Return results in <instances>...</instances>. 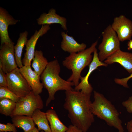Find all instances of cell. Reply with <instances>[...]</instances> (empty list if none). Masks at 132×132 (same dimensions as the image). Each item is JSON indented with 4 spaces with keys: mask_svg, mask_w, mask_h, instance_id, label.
<instances>
[{
    "mask_svg": "<svg viewBox=\"0 0 132 132\" xmlns=\"http://www.w3.org/2000/svg\"><path fill=\"white\" fill-rule=\"evenodd\" d=\"M98 43H93L89 47L77 53L70 54L62 62L63 66L72 71V74L67 81L73 82L76 87L79 83L82 70L89 65L92 61L93 53Z\"/></svg>",
    "mask_w": 132,
    "mask_h": 132,
    "instance_id": "4",
    "label": "cell"
},
{
    "mask_svg": "<svg viewBox=\"0 0 132 132\" xmlns=\"http://www.w3.org/2000/svg\"><path fill=\"white\" fill-rule=\"evenodd\" d=\"M122 104L128 112L132 113V96L130 97L127 100L123 101Z\"/></svg>",
    "mask_w": 132,
    "mask_h": 132,
    "instance_id": "27",
    "label": "cell"
},
{
    "mask_svg": "<svg viewBox=\"0 0 132 132\" xmlns=\"http://www.w3.org/2000/svg\"><path fill=\"white\" fill-rule=\"evenodd\" d=\"M18 22L5 9L0 7V37L1 46L12 42L9 37L8 27L9 25L15 24Z\"/></svg>",
    "mask_w": 132,
    "mask_h": 132,
    "instance_id": "12",
    "label": "cell"
},
{
    "mask_svg": "<svg viewBox=\"0 0 132 132\" xmlns=\"http://www.w3.org/2000/svg\"><path fill=\"white\" fill-rule=\"evenodd\" d=\"M0 87H7L6 74L3 71L1 63L0 62Z\"/></svg>",
    "mask_w": 132,
    "mask_h": 132,
    "instance_id": "26",
    "label": "cell"
},
{
    "mask_svg": "<svg viewBox=\"0 0 132 132\" xmlns=\"http://www.w3.org/2000/svg\"><path fill=\"white\" fill-rule=\"evenodd\" d=\"M46 113L50 124L51 132H66L68 127L61 121L54 110L49 109Z\"/></svg>",
    "mask_w": 132,
    "mask_h": 132,
    "instance_id": "17",
    "label": "cell"
},
{
    "mask_svg": "<svg viewBox=\"0 0 132 132\" xmlns=\"http://www.w3.org/2000/svg\"><path fill=\"white\" fill-rule=\"evenodd\" d=\"M28 33L27 31L21 33L17 41V44L14 46L15 56L17 64L19 68L23 66L22 60L23 50L27 41Z\"/></svg>",
    "mask_w": 132,
    "mask_h": 132,
    "instance_id": "19",
    "label": "cell"
},
{
    "mask_svg": "<svg viewBox=\"0 0 132 132\" xmlns=\"http://www.w3.org/2000/svg\"><path fill=\"white\" fill-rule=\"evenodd\" d=\"M61 70L60 64L57 60L49 62L45 68L40 76V80L43 87L46 89L48 97L45 105L48 106L55 99V94L58 91H66L74 89L73 82L66 80L61 78L59 74Z\"/></svg>",
    "mask_w": 132,
    "mask_h": 132,
    "instance_id": "2",
    "label": "cell"
},
{
    "mask_svg": "<svg viewBox=\"0 0 132 132\" xmlns=\"http://www.w3.org/2000/svg\"><path fill=\"white\" fill-rule=\"evenodd\" d=\"M7 88L19 98L25 96L32 91V88L17 68L11 72L6 74Z\"/></svg>",
    "mask_w": 132,
    "mask_h": 132,
    "instance_id": "7",
    "label": "cell"
},
{
    "mask_svg": "<svg viewBox=\"0 0 132 132\" xmlns=\"http://www.w3.org/2000/svg\"><path fill=\"white\" fill-rule=\"evenodd\" d=\"M39 25H49L53 23L60 24L62 28L65 31H67V20L65 17L61 16L56 13L55 10L51 9L47 13H43L37 19Z\"/></svg>",
    "mask_w": 132,
    "mask_h": 132,
    "instance_id": "15",
    "label": "cell"
},
{
    "mask_svg": "<svg viewBox=\"0 0 132 132\" xmlns=\"http://www.w3.org/2000/svg\"><path fill=\"white\" fill-rule=\"evenodd\" d=\"M64 108L73 125L84 132H87L94 121L90 109L91 94H85L74 90L65 91Z\"/></svg>",
    "mask_w": 132,
    "mask_h": 132,
    "instance_id": "1",
    "label": "cell"
},
{
    "mask_svg": "<svg viewBox=\"0 0 132 132\" xmlns=\"http://www.w3.org/2000/svg\"><path fill=\"white\" fill-rule=\"evenodd\" d=\"M32 132V131H30V132Z\"/></svg>",
    "mask_w": 132,
    "mask_h": 132,
    "instance_id": "33",
    "label": "cell"
},
{
    "mask_svg": "<svg viewBox=\"0 0 132 132\" xmlns=\"http://www.w3.org/2000/svg\"><path fill=\"white\" fill-rule=\"evenodd\" d=\"M62 38L61 47L64 51L70 54L77 53L85 49L87 45L84 43L79 44L72 36L69 35L64 32H61Z\"/></svg>",
    "mask_w": 132,
    "mask_h": 132,
    "instance_id": "16",
    "label": "cell"
},
{
    "mask_svg": "<svg viewBox=\"0 0 132 132\" xmlns=\"http://www.w3.org/2000/svg\"><path fill=\"white\" fill-rule=\"evenodd\" d=\"M19 69L20 72L31 88L34 93L35 95L41 94L44 87L40 81V76L32 70L31 66H23Z\"/></svg>",
    "mask_w": 132,
    "mask_h": 132,
    "instance_id": "13",
    "label": "cell"
},
{
    "mask_svg": "<svg viewBox=\"0 0 132 132\" xmlns=\"http://www.w3.org/2000/svg\"><path fill=\"white\" fill-rule=\"evenodd\" d=\"M32 132H45L43 130H42L41 132H40L38 129L36 127H35L32 131Z\"/></svg>",
    "mask_w": 132,
    "mask_h": 132,
    "instance_id": "31",
    "label": "cell"
},
{
    "mask_svg": "<svg viewBox=\"0 0 132 132\" xmlns=\"http://www.w3.org/2000/svg\"><path fill=\"white\" fill-rule=\"evenodd\" d=\"M0 131L6 132H16V127L13 124L10 122L6 124L0 123Z\"/></svg>",
    "mask_w": 132,
    "mask_h": 132,
    "instance_id": "24",
    "label": "cell"
},
{
    "mask_svg": "<svg viewBox=\"0 0 132 132\" xmlns=\"http://www.w3.org/2000/svg\"><path fill=\"white\" fill-rule=\"evenodd\" d=\"M7 99L16 102L20 98L18 97L7 87H0V99Z\"/></svg>",
    "mask_w": 132,
    "mask_h": 132,
    "instance_id": "23",
    "label": "cell"
},
{
    "mask_svg": "<svg viewBox=\"0 0 132 132\" xmlns=\"http://www.w3.org/2000/svg\"><path fill=\"white\" fill-rule=\"evenodd\" d=\"M44 106L41 96L35 95L32 91L25 97L20 98L16 102L15 109L11 117L20 115L32 117L36 110H41Z\"/></svg>",
    "mask_w": 132,
    "mask_h": 132,
    "instance_id": "6",
    "label": "cell"
},
{
    "mask_svg": "<svg viewBox=\"0 0 132 132\" xmlns=\"http://www.w3.org/2000/svg\"><path fill=\"white\" fill-rule=\"evenodd\" d=\"M0 59L2 70L5 74L18 67L15 56L14 43L12 42L0 46Z\"/></svg>",
    "mask_w": 132,
    "mask_h": 132,
    "instance_id": "8",
    "label": "cell"
},
{
    "mask_svg": "<svg viewBox=\"0 0 132 132\" xmlns=\"http://www.w3.org/2000/svg\"><path fill=\"white\" fill-rule=\"evenodd\" d=\"M127 45L128 49L129 50H132V39L129 40L128 43Z\"/></svg>",
    "mask_w": 132,
    "mask_h": 132,
    "instance_id": "30",
    "label": "cell"
},
{
    "mask_svg": "<svg viewBox=\"0 0 132 132\" xmlns=\"http://www.w3.org/2000/svg\"><path fill=\"white\" fill-rule=\"evenodd\" d=\"M102 35V40L99 46V51L98 53L99 59L101 62L120 49V41L111 25H109L105 28Z\"/></svg>",
    "mask_w": 132,
    "mask_h": 132,
    "instance_id": "5",
    "label": "cell"
},
{
    "mask_svg": "<svg viewBox=\"0 0 132 132\" xmlns=\"http://www.w3.org/2000/svg\"><path fill=\"white\" fill-rule=\"evenodd\" d=\"M66 132H84L76 126L73 125H69Z\"/></svg>",
    "mask_w": 132,
    "mask_h": 132,
    "instance_id": "28",
    "label": "cell"
},
{
    "mask_svg": "<svg viewBox=\"0 0 132 132\" xmlns=\"http://www.w3.org/2000/svg\"><path fill=\"white\" fill-rule=\"evenodd\" d=\"M12 123L15 127L22 129L24 132L32 131L35 127L32 117L24 115H17L11 117Z\"/></svg>",
    "mask_w": 132,
    "mask_h": 132,
    "instance_id": "18",
    "label": "cell"
},
{
    "mask_svg": "<svg viewBox=\"0 0 132 132\" xmlns=\"http://www.w3.org/2000/svg\"><path fill=\"white\" fill-rule=\"evenodd\" d=\"M126 128L128 132H132V120L128 122Z\"/></svg>",
    "mask_w": 132,
    "mask_h": 132,
    "instance_id": "29",
    "label": "cell"
},
{
    "mask_svg": "<svg viewBox=\"0 0 132 132\" xmlns=\"http://www.w3.org/2000/svg\"><path fill=\"white\" fill-rule=\"evenodd\" d=\"M32 117L34 123L37 126L39 131L43 130L45 132H51L46 112L37 109L33 113Z\"/></svg>",
    "mask_w": 132,
    "mask_h": 132,
    "instance_id": "20",
    "label": "cell"
},
{
    "mask_svg": "<svg viewBox=\"0 0 132 132\" xmlns=\"http://www.w3.org/2000/svg\"><path fill=\"white\" fill-rule=\"evenodd\" d=\"M104 62L108 65L117 63L128 72L132 73V53L120 49L110 55Z\"/></svg>",
    "mask_w": 132,
    "mask_h": 132,
    "instance_id": "14",
    "label": "cell"
},
{
    "mask_svg": "<svg viewBox=\"0 0 132 132\" xmlns=\"http://www.w3.org/2000/svg\"><path fill=\"white\" fill-rule=\"evenodd\" d=\"M33 60L32 67L34 71L40 76L49 62L44 56L43 52L41 50H35Z\"/></svg>",
    "mask_w": 132,
    "mask_h": 132,
    "instance_id": "21",
    "label": "cell"
},
{
    "mask_svg": "<svg viewBox=\"0 0 132 132\" xmlns=\"http://www.w3.org/2000/svg\"><path fill=\"white\" fill-rule=\"evenodd\" d=\"M16 104V102L8 99H0V113L11 117L15 109Z\"/></svg>",
    "mask_w": 132,
    "mask_h": 132,
    "instance_id": "22",
    "label": "cell"
},
{
    "mask_svg": "<svg viewBox=\"0 0 132 132\" xmlns=\"http://www.w3.org/2000/svg\"><path fill=\"white\" fill-rule=\"evenodd\" d=\"M0 132H3V131H0Z\"/></svg>",
    "mask_w": 132,
    "mask_h": 132,
    "instance_id": "32",
    "label": "cell"
},
{
    "mask_svg": "<svg viewBox=\"0 0 132 132\" xmlns=\"http://www.w3.org/2000/svg\"><path fill=\"white\" fill-rule=\"evenodd\" d=\"M132 78V73L128 77L121 79L115 78L114 80L115 82L118 84L122 85L124 87L128 88L129 86L127 84L128 80Z\"/></svg>",
    "mask_w": 132,
    "mask_h": 132,
    "instance_id": "25",
    "label": "cell"
},
{
    "mask_svg": "<svg viewBox=\"0 0 132 132\" xmlns=\"http://www.w3.org/2000/svg\"><path fill=\"white\" fill-rule=\"evenodd\" d=\"M94 100L90 105L93 114L117 129L118 132H124L119 113L114 105L102 94L94 91Z\"/></svg>",
    "mask_w": 132,
    "mask_h": 132,
    "instance_id": "3",
    "label": "cell"
},
{
    "mask_svg": "<svg viewBox=\"0 0 132 132\" xmlns=\"http://www.w3.org/2000/svg\"><path fill=\"white\" fill-rule=\"evenodd\" d=\"M120 41L130 40L132 36V22L123 15L115 17L111 25Z\"/></svg>",
    "mask_w": 132,
    "mask_h": 132,
    "instance_id": "9",
    "label": "cell"
},
{
    "mask_svg": "<svg viewBox=\"0 0 132 132\" xmlns=\"http://www.w3.org/2000/svg\"><path fill=\"white\" fill-rule=\"evenodd\" d=\"M50 29V25H42L38 30H36L30 38L28 40L25 45L26 52L22 60L23 66H31V63L34 56L35 47L39 38L46 34Z\"/></svg>",
    "mask_w": 132,
    "mask_h": 132,
    "instance_id": "10",
    "label": "cell"
},
{
    "mask_svg": "<svg viewBox=\"0 0 132 132\" xmlns=\"http://www.w3.org/2000/svg\"><path fill=\"white\" fill-rule=\"evenodd\" d=\"M108 65L107 64L100 61L98 57L97 50L96 48L93 53L92 61L88 66L89 69L87 74L84 77H81L80 79L81 81L77 86L75 87L74 90L77 91L80 90L82 92L85 94H91L93 88L88 81L90 75L98 67L106 66Z\"/></svg>",
    "mask_w": 132,
    "mask_h": 132,
    "instance_id": "11",
    "label": "cell"
}]
</instances>
